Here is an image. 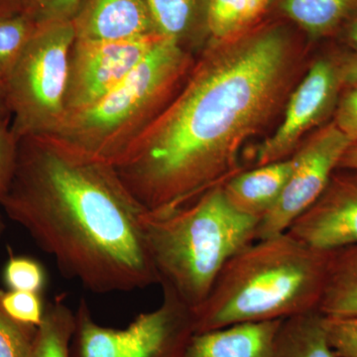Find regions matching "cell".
Segmentation results:
<instances>
[{"mask_svg": "<svg viewBox=\"0 0 357 357\" xmlns=\"http://www.w3.org/2000/svg\"><path fill=\"white\" fill-rule=\"evenodd\" d=\"M301 58L278 24L210 42L172 102L115 166L143 208L176 210L241 172V148L288 100Z\"/></svg>", "mask_w": 357, "mask_h": 357, "instance_id": "6da1fadb", "label": "cell"}, {"mask_svg": "<svg viewBox=\"0 0 357 357\" xmlns=\"http://www.w3.org/2000/svg\"><path fill=\"white\" fill-rule=\"evenodd\" d=\"M0 208L56 260L61 273L91 292L159 284L143 222L147 211L112 164L48 135L24 136Z\"/></svg>", "mask_w": 357, "mask_h": 357, "instance_id": "7a4b0ae2", "label": "cell"}, {"mask_svg": "<svg viewBox=\"0 0 357 357\" xmlns=\"http://www.w3.org/2000/svg\"><path fill=\"white\" fill-rule=\"evenodd\" d=\"M328 255L288 232L244 246L227 260L195 311L196 333L318 311Z\"/></svg>", "mask_w": 357, "mask_h": 357, "instance_id": "3957f363", "label": "cell"}, {"mask_svg": "<svg viewBox=\"0 0 357 357\" xmlns=\"http://www.w3.org/2000/svg\"><path fill=\"white\" fill-rule=\"evenodd\" d=\"M143 222L160 285L195 312L227 260L256 241L259 220L232 208L220 185L168 213L147 211Z\"/></svg>", "mask_w": 357, "mask_h": 357, "instance_id": "277c9868", "label": "cell"}, {"mask_svg": "<svg viewBox=\"0 0 357 357\" xmlns=\"http://www.w3.org/2000/svg\"><path fill=\"white\" fill-rule=\"evenodd\" d=\"M196 59L164 39L119 86L84 109L69 112L50 136L72 151L116 166L166 109Z\"/></svg>", "mask_w": 357, "mask_h": 357, "instance_id": "5b68a950", "label": "cell"}, {"mask_svg": "<svg viewBox=\"0 0 357 357\" xmlns=\"http://www.w3.org/2000/svg\"><path fill=\"white\" fill-rule=\"evenodd\" d=\"M72 21L39 25L6 79L11 128L18 139L51 134L66 114Z\"/></svg>", "mask_w": 357, "mask_h": 357, "instance_id": "8992f818", "label": "cell"}, {"mask_svg": "<svg viewBox=\"0 0 357 357\" xmlns=\"http://www.w3.org/2000/svg\"><path fill=\"white\" fill-rule=\"evenodd\" d=\"M153 311L143 312L126 326L114 328L96 323L81 300L70 357H184L196 333L195 312L167 287Z\"/></svg>", "mask_w": 357, "mask_h": 357, "instance_id": "52a82bcc", "label": "cell"}, {"mask_svg": "<svg viewBox=\"0 0 357 357\" xmlns=\"http://www.w3.org/2000/svg\"><path fill=\"white\" fill-rule=\"evenodd\" d=\"M351 144L333 121L302 141L291 156L292 170L280 198L258 223L256 241L287 231L321 196Z\"/></svg>", "mask_w": 357, "mask_h": 357, "instance_id": "ba28073f", "label": "cell"}, {"mask_svg": "<svg viewBox=\"0 0 357 357\" xmlns=\"http://www.w3.org/2000/svg\"><path fill=\"white\" fill-rule=\"evenodd\" d=\"M164 39L160 34L112 41L75 39L69 55L66 114L109 93Z\"/></svg>", "mask_w": 357, "mask_h": 357, "instance_id": "9c48e42d", "label": "cell"}, {"mask_svg": "<svg viewBox=\"0 0 357 357\" xmlns=\"http://www.w3.org/2000/svg\"><path fill=\"white\" fill-rule=\"evenodd\" d=\"M342 89L340 60L317 61L289 96L279 128L258 147L255 166L290 158L305 134L321 126L335 112Z\"/></svg>", "mask_w": 357, "mask_h": 357, "instance_id": "30bf717a", "label": "cell"}, {"mask_svg": "<svg viewBox=\"0 0 357 357\" xmlns=\"http://www.w3.org/2000/svg\"><path fill=\"white\" fill-rule=\"evenodd\" d=\"M286 232L321 251L357 244V170L337 168L318 199Z\"/></svg>", "mask_w": 357, "mask_h": 357, "instance_id": "8fae6325", "label": "cell"}, {"mask_svg": "<svg viewBox=\"0 0 357 357\" xmlns=\"http://www.w3.org/2000/svg\"><path fill=\"white\" fill-rule=\"evenodd\" d=\"M72 22L76 39L89 41L160 34L147 0H83Z\"/></svg>", "mask_w": 357, "mask_h": 357, "instance_id": "7c38bea8", "label": "cell"}, {"mask_svg": "<svg viewBox=\"0 0 357 357\" xmlns=\"http://www.w3.org/2000/svg\"><path fill=\"white\" fill-rule=\"evenodd\" d=\"M282 321L237 324L195 333L184 357H274Z\"/></svg>", "mask_w": 357, "mask_h": 357, "instance_id": "4fadbf2b", "label": "cell"}, {"mask_svg": "<svg viewBox=\"0 0 357 357\" xmlns=\"http://www.w3.org/2000/svg\"><path fill=\"white\" fill-rule=\"evenodd\" d=\"M291 170L290 157L241 171L222 185L225 198L237 211L260 222L280 198Z\"/></svg>", "mask_w": 357, "mask_h": 357, "instance_id": "5bb4252c", "label": "cell"}, {"mask_svg": "<svg viewBox=\"0 0 357 357\" xmlns=\"http://www.w3.org/2000/svg\"><path fill=\"white\" fill-rule=\"evenodd\" d=\"M208 2L210 0H147L160 34L190 53L208 37Z\"/></svg>", "mask_w": 357, "mask_h": 357, "instance_id": "9a60e30c", "label": "cell"}, {"mask_svg": "<svg viewBox=\"0 0 357 357\" xmlns=\"http://www.w3.org/2000/svg\"><path fill=\"white\" fill-rule=\"evenodd\" d=\"M318 311L326 318L357 317V244L330 251Z\"/></svg>", "mask_w": 357, "mask_h": 357, "instance_id": "2e32d148", "label": "cell"}, {"mask_svg": "<svg viewBox=\"0 0 357 357\" xmlns=\"http://www.w3.org/2000/svg\"><path fill=\"white\" fill-rule=\"evenodd\" d=\"M274 357H337L326 337L325 316L312 311L283 319Z\"/></svg>", "mask_w": 357, "mask_h": 357, "instance_id": "e0dca14e", "label": "cell"}, {"mask_svg": "<svg viewBox=\"0 0 357 357\" xmlns=\"http://www.w3.org/2000/svg\"><path fill=\"white\" fill-rule=\"evenodd\" d=\"M273 0H210V42L225 41L256 26Z\"/></svg>", "mask_w": 357, "mask_h": 357, "instance_id": "ac0fdd59", "label": "cell"}, {"mask_svg": "<svg viewBox=\"0 0 357 357\" xmlns=\"http://www.w3.org/2000/svg\"><path fill=\"white\" fill-rule=\"evenodd\" d=\"M288 18L314 37L330 34L357 7V0H280Z\"/></svg>", "mask_w": 357, "mask_h": 357, "instance_id": "d6986e66", "label": "cell"}, {"mask_svg": "<svg viewBox=\"0 0 357 357\" xmlns=\"http://www.w3.org/2000/svg\"><path fill=\"white\" fill-rule=\"evenodd\" d=\"M75 328L76 314L65 304L64 298L49 303L27 357H70Z\"/></svg>", "mask_w": 357, "mask_h": 357, "instance_id": "ffe728a7", "label": "cell"}, {"mask_svg": "<svg viewBox=\"0 0 357 357\" xmlns=\"http://www.w3.org/2000/svg\"><path fill=\"white\" fill-rule=\"evenodd\" d=\"M39 24L24 7L0 11V77L4 84Z\"/></svg>", "mask_w": 357, "mask_h": 357, "instance_id": "44dd1931", "label": "cell"}, {"mask_svg": "<svg viewBox=\"0 0 357 357\" xmlns=\"http://www.w3.org/2000/svg\"><path fill=\"white\" fill-rule=\"evenodd\" d=\"M2 277L8 290L41 295L48 280L43 264L28 256L10 255L4 266Z\"/></svg>", "mask_w": 357, "mask_h": 357, "instance_id": "7402d4cb", "label": "cell"}, {"mask_svg": "<svg viewBox=\"0 0 357 357\" xmlns=\"http://www.w3.org/2000/svg\"><path fill=\"white\" fill-rule=\"evenodd\" d=\"M0 306L14 321L38 328L43 321L46 305L41 294L0 290Z\"/></svg>", "mask_w": 357, "mask_h": 357, "instance_id": "603a6c76", "label": "cell"}, {"mask_svg": "<svg viewBox=\"0 0 357 357\" xmlns=\"http://www.w3.org/2000/svg\"><path fill=\"white\" fill-rule=\"evenodd\" d=\"M37 328L14 321L0 306V357H27Z\"/></svg>", "mask_w": 357, "mask_h": 357, "instance_id": "cb8c5ba5", "label": "cell"}, {"mask_svg": "<svg viewBox=\"0 0 357 357\" xmlns=\"http://www.w3.org/2000/svg\"><path fill=\"white\" fill-rule=\"evenodd\" d=\"M11 121L0 122V199L13 181L17 163L20 139L11 128ZM6 229L0 208V236Z\"/></svg>", "mask_w": 357, "mask_h": 357, "instance_id": "d4e9b609", "label": "cell"}, {"mask_svg": "<svg viewBox=\"0 0 357 357\" xmlns=\"http://www.w3.org/2000/svg\"><path fill=\"white\" fill-rule=\"evenodd\" d=\"M326 337L337 357H357V317L326 318Z\"/></svg>", "mask_w": 357, "mask_h": 357, "instance_id": "484cf974", "label": "cell"}, {"mask_svg": "<svg viewBox=\"0 0 357 357\" xmlns=\"http://www.w3.org/2000/svg\"><path fill=\"white\" fill-rule=\"evenodd\" d=\"M83 0H24V8L39 25L72 21Z\"/></svg>", "mask_w": 357, "mask_h": 357, "instance_id": "4316f807", "label": "cell"}, {"mask_svg": "<svg viewBox=\"0 0 357 357\" xmlns=\"http://www.w3.org/2000/svg\"><path fill=\"white\" fill-rule=\"evenodd\" d=\"M333 122L352 144H357V88L342 89L333 112Z\"/></svg>", "mask_w": 357, "mask_h": 357, "instance_id": "83f0119b", "label": "cell"}, {"mask_svg": "<svg viewBox=\"0 0 357 357\" xmlns=\"http://www.w3.org/2000/svg\"><path fill=\"white\" fill-rule=\"evenodd\" d=\"M342 89L357 88V46L349 55L340 60Z\"/></svg>", "mask_w": 357, "mask_h": 357, "instance_id": "f1b7e54d", "label": "cell"}, {"mask_svg": "<svg viewBox=\"0 0 357 357\" xmlns=\"http://www.w3.org/2000/svg\"><path fill=\"white\" fill-rule=\"evenodd\" d=\"M337 168L357 170V144H351L340 159Z\"/></svg>", "mask_w": 357, "mask_h": 357, "instance_id": "f546056e", "label": "cell"}, {"mask_svg": "<svg viewBox=\"0 0 357 357\" xmlns=\"http://www.w3.org/2000/svg\"><path fill=\"white\" fill-rule=\"evenodd\" d=\"M6 121H11V114L7 100L6 84L0 77V122Z\"/></svg>", "mask_w": 357, "mask_h": 357, "instance_id": "4dcf8cb0", "label": "cell"}, {"mask_svg": "<svg viewBox=\"0 0 357 357\" xmlns=\"http://www.w3.org/2000/svg\"><path fill=\"white\" fill-rule=\"evenodd\" d=\"M347 36L351 44L357 46V16L347 26Z\"/></svg>", "mask_w": 357, "mask_h": 357, "instance_id": "1f68e13d", "label": "cell"}, {"mask_svg": "<svg viewBox=\"0 0 357 357\" xmlns=\"http://www.w3.org/2000/svg\"><path fill=\"white\" fill-rule=\"evenodd\" d=\"M24 7V0H0V11Z\"/></svg>", "mask_w": 357, "mask_h": 357, "instance_id": "d6a6232c", "label": "cell"}]
</instances>
